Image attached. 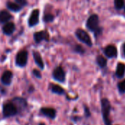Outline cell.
Masks as SVG:
<instances>
[{"label":"cell","instance_id":"cell-8","mask_svg":"<svg viewBox=\"0 0 125 125\" xmlns=\"http://www.w3.org/2000/svg\"><path fill=\"white\" fill-rule=\"evenodd\" d=\"M39 15H40V12H39V10H32L30 16H29V21H28V24L30 27H32V26H36L38 22H39Z\"/></svg>","mask_w":125,"mask_h":125},{"label":"cell","instance_id":"cell-5","mask_svg":"<svg viewBox=\"0 0 125 125\" xmlns=\"http://www.w3.org/2000/svg\"><path fill=\"white\" fill-rule=\"evenodd\" d=\"M28 60V53L26 51H20L15 57V64L17 66L23 67H25Z\"/></svg>","mask_w":125,"mask_h":125},{"label":"cell","instance_id":"cell-14","mask_svg":"<svg viewBox=\"0 0 125 125\" xmlns=\"http://www.w3.org/2000/svg\"><path fill=\"white\" fill-rule=\"evenodd\" d=\"M12 18V17L9 12L6 10H2L0 12V23H6Z\"/></svg>","mask_w":125,"mask_h":125},{"label":"cell","instance_id":"cell-1","mask_svg":"<svg viewBox=\"0 0 125 125\" xmlns=\"http://www.w3.org/2000/svg\"><path fill=\"white\" fill-rule=\"evenodd\" d=\"M101 108H102V114L103 116L104 122L106 125H111V121L109 118L110 111H111V103L108 100L103 99L101 100Z\"/></svg>","mask_w":125,"mask_h":125},{"label":"cell","instance_id":"cell-16","mask_svg":"<svg viewBox=\"0 0 125 125\" xmlns=\"http://www.w3.org/2000/svg\"><path fill=\"white\" fill-rule=\"evenodd\" d=\"M125 73V64L123 63H119L116 67V74L118 78H122Z\"/></svg>","mask_w":125,"mask_h":125},{"label":"cell","instance_id":"cell-12","mask_svg":"<svg viewBox=\"0 0 125 125\" xmlns=\"http://www.w3.org/2000/svg\"><path fill=\"white\" fill-rule=\"evenodd\" d=\"M105 54L108 58H113L117 55V49L114 45H108L105 48Z\"/></svg>","mask_w":125,"mask_h":125},{"label":"cell","instance_id":"cell-9","mask_svg":"<svg viewBox=\"0 0 125 125\" xmlns=\"http://www.w3.org/2000/svg\"><path fill=\"white\" fill-rule=\"evenodd\" d=\"M12 79V73L10 70H7L2 74L1 78V81L3 84L9 86L11 84Z\"/></svg>","mask_w":125,"mask_h":125},{"label":"cell","instance_id":"cell-19","mask_svg":"<svg viewBox=\"0 0 125 125\" xmlns=\"http://www.w3.org/2000/svg\"><path fill=\"white\" fill-rule=\"evenodd\" d=\"M54 20V16L51 14V13H47L44 15L43 17V21L46 23H50L52 22Z\"/></svg>","mask_w":125,"mask_h":125},{"label":"cell","instance_id":"cell-11","mask_svg":"<svg viewBox=\"0 0 125 125\" xmlns=\"http://www.w3.org/2000/svg\"><path fill=\"white\" fill-rule=\"evenodd\" d=\"M15 24L13 23H7L2 27V31L5 35H11L15 31Z\"/></svg>","mask_w":125,"mask_h":125},{"label":"cell","instance_id":"cell-2","mask_svg":"<svg viewBox=\"0 0 125 125\" xmlns=\"http://www.w3.org/2000/svg\"><path fill=\"white\" fill-rule=\"evenodd\" d=\"M75 35H76L77 38H78L80 41H81L82 42L85 43V44L87 45L89 47H92V40H91V38H90L89 34H88L86 31H84V30H83V29H77V31H75Z\"/></svg>","mask_w":125,"mask_h":125},{"label":"cell","instance_id":"cell-17","mask_svg":"<svg viewBox=\"0 0 125 125\" xmlns=\"http://www.w3.org/2000/svg\"><path fill=\"white\" fill-rule=\"evenodd\" d=\"M50 89L52 92L57 94H63L64 93V90L59 85L56 84H51L50 86Z\"/></svg>","mask_w":125,"mask_h":125},{"label":"cell","instance_id":"cell-15","mask_svg":"<svg viewBox=\"0 0 125 125\" xmlns=\"http://www.w3.org/2000/svg\"><path fill=\"white\" fill-rule=\"evenodd\" d=\"M7 7L9 10H10L13 12H19L23 8L22 7L18 5L16 2H12V1H7Z\"/></svg>","mask_w":125,"mask_h":125},{"label":"cell","instance_id":"cell-25","mask_svg":"<svg viewBox=\"0 0 125 125\" xmlns=\"http://www.w3.org/2000/svg\"><path fill=\"white\" fill-rule=\"evenodd\" d=\"M123 52H124V54H125V43L124 44V45H123Z\"/></svg>","mask_w":125,"mask_h":125},{"label":"cell","instance_id":"cell-21","mask_svg":"<svg viewBox=\"0 0 125 125\" xmlns=\"http://www.w3.org/2000/svg\"><path fill=\"white\" fill-rule=\"evenodd\" d=\"M118 88L121 93H125V80L118 84Z\"/></svg>","mask_w":125,"mask_h":125},{"label":"cell","instance_id":"cell-6","mask_svg":"<svg viewBox=\"0 0 125 125\" xmlns=\"http://www.w3.org/2000/svg\"><path fill=\"white\" fill-rule=\"evenodd\" d=\"M53 78L56 81L63 83L65 81V73L62 67H56L53 72Z\"/></svg>","mask_w":125,"mask_h":125},{"label":"cell","instance_id":"cell-20","mask_svg":"<svg viewBox=\"0 0 125 125\" xmlns=\"http://www.w3.org/2000/svg\"><path fill=\"white\" fill-rule=\"evenodd\" d=\"M114 4H115V7L118 10H120L122 8L124 7L125 5V1L122 0H116L114 1Z\"/></svg>","mask_w":125,"mask_h":125},{"label":"cell","instance_id":"cell-13","mask_svg":"<svg viewBox=\"0 0 125 125\" xmlns=\"http://www.w3.org/2000/svg\"><path fill=\"white\" fill-rule=\"evenodd\" d=\"M33 56H34V62L37 64V65L41 70L44 69V62L42 61V56L40 54V53L37 52V51H34L33 52Z\"/></svg>","mask_w":125,"mask_h":125},{"label":"cell","instance_id":"cell-27","mask_svg":"<svg viewBox=\"0 0 125 125\" xmlns=\"http://www.w3.org/2000/svg\"></svg>","mask_w":125,"mask_h":125},{"label":"cell","instance_id":"cell-23","mask_svg":"<svg viewBox=\"0 0 125 125\" xmlns=\"http://www.w3.org/2000/svg\"><path fill=\"white\" fill-rule=\"evenodd\" d=\"M15 2L18 4V5H20L21 7H24L26 4H27V1H24V0H15Z\"/></svg>","mask_w":125,"mask_h":125},{"label":"cell","instance_id":"cell-7","mask_svg":"<svg viewBox=\"0 0 125 125\" xmlns=\"http://www.w3.org/2000/svg\"><path fill=\"white\" fill-rule=\"evenodd\" d=\"M34 40L36 43H40L42 40L48 41L49 40V35L47 31H37L34 34Z\"/></svg>","mask_w":125,"mask_h":125},{"label":"cell","instance_id":"cell-18","mask_svg":"<svg viewBox=\"0 0 125 125\" xmlns=\"http://www.w3.org/2000/svg\"><path fill=\"white\" fill-rule=\"evenodd\" d=\"M97 62L100 67H105L107 65V60L103 56H98L97 58Z\"/></svg>","mask_w":125,"mask_h":125},{"label":"cell","instance_id":"cell-24","mask_svg":"<svg viewBox=\"0 0 125 125\" xmlns=\"http://www.w3.org/2000/svg\"><path fill=\"white\" fill-rule=\"evenodd\" d=\"M75 51L78 52V53H84V50L81 45H76L75 46Z\"/></svg>","mask_w":125,"mask_h":125},{"label":"cell","instance_id":"cell-4","mask_svg":"<svg viewBox=\"0 0 125 125\" xmlns=\"http://www.w3.org/2000/svg\"><path fill=\"white\" fill-rule=\"evenodd\" d=\"M99 26V17L97 15H92L86 22V27L92 31H97Z\"/></svg>","mask_w":125,"mask_h":125},{"label":"cell","instance_id":"cell-10","mask_svg":"<svg viewBox=\"0 0 125 125\" xmlns=\"http://www.w3.org/2000/svg\"><path fill=\"white\" fill-rule=\"evenodd\" d=\"M40 112L45 116L49 117L52 119H55L56 115V110L51 108H42L40 109Z\"/></svg>","mask_w":125,"mask_h":125},{"label":"cell","instance_id":"cell-3","mask_svg":"<svg viewBox=\"0 0 125 125\" xmlns=\"http://www.w3.org/2000/svg\"><path fill=\"white\" fill-rule=\"evenodd\" d=\"M18 113L17 108L12 103H6L3 105V115L4 117H10L16 115Z\"/></svg>","mask_w":125,"mask_h":125},{"label":"cell","instance_id":"cell-22","mask_svg":"<svg viewBox=\"0 0 125 125\" xmlns=\"http://www.w3.org/2000/svg\"><path fill=\"white\" fill-rule=\"evenodd\" d=\"M32 73H33V75H34L36 78H42V75H41L40 72L39 70H36V69L33 70Z\"/></svg>","mask_w":125,"mask_h":125},{"label":"cell","instance_id":"cell-26","mask_svg":"<svg viewBox=\"0 0 125 125\" xmlns=\"http://www.w3.org/2000/svg\"><path fill=\"white\" fill-rule=\"evenodd\" d=\"M39 125H45V124H43V123H41V124H40Z\"/></svg>","mask_w":125,"mask_h":125}]
</instances>
